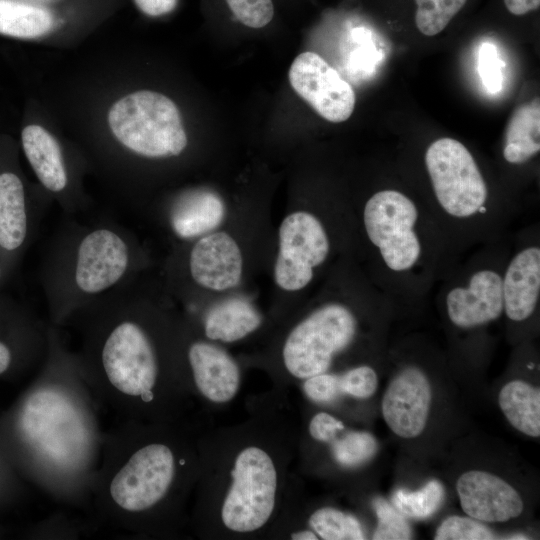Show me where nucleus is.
Masks as SVG:
<instances>
[{"mask_svg": "<svg viewBox=\"0 0 540 540\" xmlns=\"http://www.w3.org/2000/svg\"><path fill=\"white\" fill-rule=\"evenodd\" d=\"M108 124L123 146L144 157L178 156L187 146L176 104L159 92L142 90L121 98L110 108Z\"/></svg>", "mask_w": 540, "mask_h": 540, "instance_id": "f257e3e1", "label": "nucleus"}, {"mask_svg": "<svg viewBox=\"0 0 540 540\" xmlns=\"http://www.w3.org/2000/svg\"><path fill=\"white\" fill-rule=\"evenodd\" d=\"M231 479L221 508L223 525L236 533L262 528L276 505L278 478L271 456L258 446L242 449L234 460Z\"/></svg>", "mask_w": 540, "mask_h": 540, "instance_id": "f03ea898", "label": "nucleus"}, {"mask_svg": "<svg viewBox=\"0 0 540 540\" xmlns=\"http://www.w3.org/2000/svg\"><path fill=\"white\" fill-rule=\"evenodd\" d=\"M356 326L353 313L342 304L316 309L286 338L282 349L285 368L298 379L326 372L333 357L352 342Z\"/></svg>", "mask_w": 540, "mask_h": 540, "instance_id": "7ed1b4c3", "label": "nucleus"}, {"mask_svg": "<svg viewBox=\"0 0 540 540\" xmlns=\"http://www.w3.org/2000/svg\"><path fill=\"white\" fill-rule=\"evenodd\" d=\"M425 163L436 198L448 214L466 218L484 205L486 183L461 142L448 137L434 141L426 151Z\"/></svg>", "mask_w": 540, "mask_h": 540, "instance_id": "20e7f679", "label": "nucleus"}, {"mask_svg": "<svg viewBox=\"0 0 540 540\" xmlns=\"http://www.w3.org/2000/svg\"><path fill=\"white\" fill-rule=\"evenodd\" d=\"M417 217L415 204L395 190L379 191L365 205L366 233L391 270H408L420 256V242L413 230Z\"/></svg>", "mask_w": 540, "mask_h": 540, "instance_id": "39448f33", "label": "nucleus"}, {"mask_svg": "<svg viewBox=\"0 0 540 540\" xmlns=\"http://www.w3.org/2000/svg\"><path fill=\"white\" fill-rule=\"evenodd\" d=\"M279 249L274 280L285 291H299L313 278L314 268L329 253V240L322 223L312 213L296 211L279 227Z\"/></svg>", "mask_w": 540, "mask_h": 540, "instance_id": "423d86ee", "label": "nucleus"}, {"mask_svg": "<svg viewBox=\"0 0 540 540\" xmlns=\"http://www.w3.org/2000/svg\"><path fill=\"white\" fill-rule=\"evenodd\" d=\"M101 359L109 382L117 390L140 396L144 401L152 399L157 362L152 345L139 325L131 321L118 324L104 343Z\"/></svg>", "mask_w": 540, "mask_h": 540, "instance_id": "0eeeda50", "label": "nucleus"}, {"mask_svg": "<svg viewBox=\"0 0 540 540\" xmlns=\"http://www.w3.org/2000/svg\"><path fill=\"white\" fill-rule=\"evenodd\" d=\"M175 473L174 455L164 444L138 449L110 483L114 502L127 511H143L167 493Z\"/></svg>", "mask_w": 540, "mask_h": 540, "instance_id": "6e6552de", "label": "nucleus"}, {"mask_svg": "<svg viewBox=\"0 0 540 540\" xmlns=\"http://www.w3.org/2000/svg\"><path fill=\"white\" fill-rule=\"evenodd\" d=\"M288 78L294 91L324 119L340 123L352 115L356 101L352 86L320 55L299 54Z\"/></svg>", "mask_w": 540, "mask_h": 540, "instance_id": "1a4fd4ad", "label": "nucleus"}, {"mask_svg": "<svg viewBox=\"0 0 540 540\" xmlns=\"http://www.w3.org/2000/svg\"><path fill=\"white\" fill-rule=\"evenodd\" d=\"M128 264L129 251L125 241L110 229H96L85 235L79 244L75 284L83 293H101L122 278Z\"/></svg>", "mask_w": 540, "mask_h": 540, "instance_id": "9d476101", "label": "nucleus"}, {"mask_svg": "<svg viewBox=\"0 0 540 540\" xmlns=\"http://www.w3.org/2000/svg\"><path fill=\"white\" fill-rule=\"evenodd\" d=\"M431 400L427 376L419 368L407 367L393 378L384 393V420L399 437L415 438L425 429Z\"/></svg>", "mask_w": 540, "mask_h": 540, "instance_id": "9b49d317", "label": "nucleus"}, {"mask_svg": "<svg viewBox=\"0 0 540 540\" xmlns=\"http://www.w3.org/2000/svg\"><path fill=\"white\" fill-rule=\"evenodd\" d=\"M456 490L462 510L483 522H505L520 516L524 505L520 494L502 478L480 470L463 473Z\"/></svg>", "mask_w": 540, "mask_h": 540, "instance_id": "f8f14e48", "label": "nucleus"}, {"mask_svg": "<svg viewBox=\"0 0 540 540\" xmlns=\"http://www.w3.org/2000/svg\"><path fill=\"white\" fill-rule=\"evenodd\" d=\"M189 269L203 288L225 291L237 286L243 273V257L232 236L212 231L196 241L190 252Z\"/></svg>", "mask_w": 540, "mask_h": 540, "instance_id": "ddd939ff", "label": "nucleus"}, {"mask_svg": "<svg viewBox=\"0 0 540 540\" xmlns=\"http://www.w3.org/2000/svg\"><path fill=\"white\" fill-rule=\"evenodd\" d=\"M446 305L450 320L461 328L496 320L504 309L501 276L492 270L476 272L467 288L457 287L447 294Z\"/></svg>", "mask_w": 540, "mask_h": 540, "instance_id": "4468645a", "label": "nucleus"}, {"mask_svg": "<svg viewBox=\"0 0 540 540\" xmlns=\"http://www.w3.org/2000/svg\"><path fill=\"white\" fill-rule=\"evenodd\" d=\"M194 382L200 393L215 403L232 400L240 385V372L235 360L220 347L195 342L188 350Z\"/></svg>", "mask_w": 540, "mask_h": 540, "instance_id": "2eb2a0df", "label": "nucleus"}, {"mask_svg": "<svg viewBox=\"0 0 540 540\" xmlns=\"http://www.w3.org/2000/svg\"><path fill=\"white\" fill-rule=\"evenodd\" d=\"M503 304L513 321H523L534 312L540 293V249L529 247L510 262L504 280Z\"/></svg>", "mask_w": 540, "mask_h": 540, "instance_id": "dca6fc26", "label": "nucleus"}, {"mask_svg": "<svg viewBox=\"0 0 540 540\" xmlns=\"http://www.w3.org/2000/svg\"><path fill=\"white\" fill-rule=\"evenodd\" d=\"M225 214L221 197L211 190L200 189L188 192L176 201L170 213V224L181 238H199L218 228Z\"/></svg>", "mask_w": 540, "mask_h": 540, "instance_id": "f3484780", "label": "nucleus"}, {"mask_svg": "<svg viewBox=\"0 0 540 540\" xmlns=\"http://www.w3.org/2000/svg\"><path fill=\"white\" fill-rule=\"evenodd\" d=\"M262 323L256 307L242 297L227 298L206 314L204 331L210 340L236 342L254 332Z\"/></svg>", "mask_w": 540, "mask_h": 540, "instance_id": "a211bd4d", "label": "nucleus"}, {"mask_svg": "<svg viewBox=\"0 0 540 540\" xmlns=\"http://www.w3.org/2000/svg\"><path fill=\"white\" fill-rule=\"evenodd\" d=\"M22 146L36 176L48 190L59 192L67 184V174L60 147L55 138L39 125L26 126Z\"/></svg>", "mask_w": 540, "mask_h": 540, "instance_id": "6ab92c4d", "label": "nucleus"}, {"mask_svg": "<svg viewBox=\"0 0 540 540\" xmlns=\"http://www.w3.org/2000/svg\"><path fill=\"white\" fill-rule=\"evenodd\" d=\"M540 150L539 98L520 105L510 117L504 136L503 156L506 161L521 164Z\"/></svg>", "mask_w": 540, "mask_h": 540, "instance_id": "aec40b11", "label": "nucleus"}, {"mask_svg": "<svg viewBox=\"0 0 540 540\" xmlns=\"http://www.w3.org/2000/svg\"><path fill=\"white\" fill-rule=\"evenodd\" d=\"M27 234L24 188L13 173L0 174V246L7 251L19 248Z\"/></svg>", "mask_w": 540, "mask_h": 540, "instance_id": "412c9836", "label": "nucleus"}, {"mask_svg": "<svg viewBox=\"0 0 540 540\" xmlns=\"http://www.w3.org/2000/svg\"><path fill=\"white\" fill-rule=\"evenodd\" d=\"M55 24V13L42 3L0 0V34L33 39L49 33Z\"/></svg>", "mask_w": 540, "mask_h": 540, "instance_id": "4be33fe9", "label": "nucleus"}, {"mask_svg": "<svg viewBox=\"0 0 540 540\" xmlns=\"http://www.w3.org/2000/svg\"><path fill=\"white\" fill-rule=\"evenodd\" d=\"M498 403L508 422L519 432L540 436V390L527 382L513 380L500 390Z\"/></svg>", "mask_w": 540, "mask_h": 540, "instance_id": "5701e85b", "label": "nucleus"}, {"mask_svg": "<svg viewBox=\"0 0 540 540\" xmlns=\"http://www.w3.org/2000/svg\"><path fill=\"white\" fill-rule=\"evenodd\" d=\"M314 532L324 540H361L365 538L360 522L351 514L323 507L309 518Z\"/></svg>", "mask_w": 540, "mask_h": 540, "instance_id": "b1692460", "label": "nucleus"}, {"mask_svg": "<svg viewBox=\"0 0 540 540\" xmlns=\"http://www.w3.org/2000/svg\"><path fill=\"white\" fill-rule=\"evenodd\" d=\"M444 498V488L437 480H430L417 491L396 490L392 496L393 506L403 515L424 519L434 514Z\"/></svg>", "mask_w": 540, "mask_h": 540, "instance_id": "393cba45", "label": "nucleus"}, {"mask_svg": "<svg viewBox=\"0 0 540 540\" xmlns=\"http://www.w3.org/2000/svg\"><path fill=\"white\" fill-rule=\"evenodd\" d=\"M467 0H415V23L425 36L443 31Z\"/></svg>", "mask_w": 540, "mask_h": 540, "instance_id": "a878e982", "label": "nucleus"}, {"mask_svg": "<svg viewBox=\"0 0 540 540\" xmlns=\"http://www.w3.org/2000/svg\"><path fill=\"white\" fill-rule=\"evenodd\" d=\"M334 459L342 466L355 467L372 458L377 451L376 439L368 432L351 431L332 441Z\"/></svg>", "mask_w": 540, "mask_h": 540, "instance_id": "bb28decb", "label": "nucleus"}, {"mask_svg": "<svg viewBox=\"0 0 540 540\" xmlns=\"http://www.w3.org/2000/svg\"><path fill=\"white\" fill-rule=\"evenodd\" d=\"M373 506L377 516V526L373 534L375 540H404L412 536L411 528L403 514L383 498H375Z\"/></svg>", "mask_w": 540, "mask_h": 540, "instance_id": "cd10ccee", "label": "nucleus"}, {"mask_svg": "<svg viewBox=\"0 0 540 540\" xmlns=\"http://www.w3.org/2000/svg\"><path fill=\"white\" fill-rule=\"evenodd\" d=\"M495 534L471 517L450 516L436 530L435 540H490Z\"/></svg>", "mask_w": 540, "mask_h": 540, "instance_id": "c85d7f7f", "label": "nucleus"}, {"mask_svg": "<svg viewBox=\"0 0 540 540\" xmlns=\"http://www.w3.org/2000/svg\"><path fill=\"white\" fill-rule=\"evenodd\" d=\"M239 22L250 28H262L274 16L272 0H225Z\"/></svg>", "mask_w": 540, "mask_h": 540, "instance_id": "c756f323", "label": "nucleus"}, {"mask_svg": "<svg viewBox=\"0 0 540 540\" xmlns=\"http://www.w3.org/2000/svg\"><path fill=\"white\" fill-rule=\"evenodd\" d=\"M339 376L341 394L366 399L371 397L377 389V374L369 366H359Z\"/></svg>", "mask_w": 540, "mask_h": 540, "instance_id": "7c9ffc66", "label": "nucleus"}, {"mask_svg": "<svg viewBox=\"0 0 540 540\" xmlns=\"http://www.w3.org/2000/svg\"><path fill=\"white\" fill-rule=\"evenodd\" d=\"M303 389L308 398L315 402H332L341 395L340 376L326 372L313 375L305 379Z\"/></svg>", "mask_w": 540, "mask_h": 540, "instance_id": "2f4dec72", "label": "nucleus"}, {"mask_svg": "<svg viewBox=\"0 0 540 540\" xmlns=\"http://www.w3.org/2000/svg\"><path fill=\"white\" fill-rule=\"evenodd\" d=\"M342 430L344 424L326 412L317 413L309 424L311 437L320 442H331Z\"/></svg>", "mask_w": 540, "mask_h": 540, "instance_id": "473e14b6", "label": "nucleus"}, {"mask_svg": "<svg viewBox=\"0 0 540 540\" xmlns=\"http://www.w3.org/2000/svg\"><path fill=\"white\" fill-rule=\"evenodd\" d=\"M490 45H485L484 48L486 51L481 53V73L483 80L487 86L492 90H497L496 85L500 87L501 73L500 68L497 65V60L494 56V53L489 50Z\"/></svg>", "mask_w": 540, "mask_h": 540, "instance_id": "72a5a7b5", "label": "nucleus"}, {"mask_svg": "<svg viewBox=\"0 0 540 540\" xmlns=\"http://www.w3.org/2000/svg\"><path fill=\"white\" fill-rule=\"evenodd\" d=\"M138 9L147 16L159 17L173 11L178 0H133Z\"/></svg>", "mask_w": 540, "mask_h": 540, "instance_id": "f704fd0d", "label": "nucleus"}, {"mask_svg": "<svg viewBox=\"0 0 540 540\" xmlns=\"http://www.w3.org/2000/svg\"><path fill=\"white\" fill-rule=\"evenodd\" d=\"M504 4L511 14L521 16L538 9L540 0H504Z\"/></svg>", "mask_w": 540, "mask_h": 540, "instance_id": "c9c22d12", "label": "nucleus"}, {"mask_svg": "<svg viewBox=\"0 0 540 540\" xmlns=\"http://www.w3.org/2000/svg\"><path fill=\"white\" fill-rule=\"evenodd\" d=\"M11 361V354L8 347L0 342V374L8 368Z\"/></svg>", "mask_w": 540, "mask_h": 540, "instance_id": "e433bc0d", "label": "nucleus"}, {"mask_svg": "<svg viewBox=\"0 0 540 540\" xmlns=\"http://www.w3.org/2000/svg\"><path fill=\"white\" fill-rule=\"evenodd\" d=\"M291 538L295 540H317V534L310 530H301L291 534Z\"/></svg>", "mask_w": 540, "mask_h": 540, "instance_id": "4c0bfd02", "label": "nucleus"}, {"mask_svg": "<svg viewBox=\"0 0 540 540\" xmlns=\"http://www.w3.org/2000/svg\"><path fill=\"white\" fill-rule=\"evenodd\" d=\"M486 210H487L486 207L483 205V206H481V207L478 209V212H480V213H485Z\"/></svg>", "mask_w": 540, "mask_h": 540, "instance_id": "58836bf2", "label": "nucleus"}, {"mask_svg": "<svg viewBox=\"0 0 540 540\" xmlns=\"http://www.w3.org/2000/svg\"><path fill=\"white\" fill-rule=\"evenodd\" d=\"M32 1L44 4V2H51V1H54V0H32Z\"/></svg>", "mask_w": 540, "mask_h": 540, "instance_id": "ea45409f", "label": "nucleus"}]
</instances>
